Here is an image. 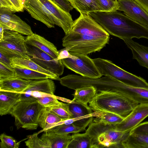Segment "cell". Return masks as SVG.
I'll use <instances>...</instances> for the list:
<instances>
[{
	"mask_svg": "<svg viewBox=\"0 0 148 148\" xmlns=\"http://www.w3.org/2000/svg\"><path fill=\"white\" fill-rule=\"evenodd\" d=\"M89 14L109 34L122 40L143 38L146 28L117 10L97 11Z\"/></svg>",
	"mask_w": 148,
	"mask_h": 148,
	"instance_id": "1",
	"label": "cell"
},
{
	"mask_svg": "<svg viewBox=\"0 0 148 148\" xmlns=\"http://www.w3.org/2000/svg\"><path fill=\"white\" fill-rule=\"evenodd\" d=\"M89 103V106L94 112H109L124 119L138 104L125 94L109 91L99 92Z\"/></svg>",
	"mask_w": 148,
	"mask_h": 148,
	"instance_id": "2",
	"label": "cell"
},
{
	"mask_svg": "<svg viewBox=\"0 0 148 148\" xmlns=\"http://www.w3.org/2000/svg\"><path fill=\"white\" fill-rule=\"evenodd\" d=\"M85 132L90 139L91 148H121L122 140L130 132L117 131L113 125L93 121Z\"/></svg>",
	"mask_w": 148,
	"mask_h": 148,
	"instance_id": "3",
	"label": "cell"
},
{
	"mask_svg": "<svg viewBox=\"0 0 148 148\" xmlns=\"http://www.w3.org/2000/svg\"><path fill=\"white\" fill-rule=\"evenodd\" d=\"M110 36L98 37L69 32L62 39L63 47L69 52L87 55L99 51L108 43Z\"/></svg>",
	"mask_w": 148,
	"mask_h": 148,
	"instance_id": "4",
	"label": "cell"
},
{
	"mask_svg": "<svg viewBox=\"0 0 148 148\" xmlns=\"http://www.w3.org/2000/svg\"><path fill=\"white\" fill-rule=\"evenodd\" d=\"M43 107L37 99L19 102L10 113L14 118L17 129L36 130L39 126L38 120L39 113Z\"/></svg>",
	"mask_w": 148,
	"mask_h": 148,
	"instance_id": "5",
	"label": "cell"
},
{
	"mask_svg": "<svg viewBox=\"0 0 148 148\" xmlns=\"http://www.w3.org/2000/svg\"><path fill=\"white\" fill-rule=\"evenodd\" d=\"M93 60L102 75L110 76L129 86L148 88L145 79L123 70L110 60L100 58Z\"/></svg>",
	"mask_w": 148,
	"mask_h": 148,
	"instance_id": "6",
	"label": "cell"
},
{
	"mask_svg": "<svg viewBox=\"0 0 148 148\" xmlns=\"http://www.w3.org/2000/svg\"><path fill=\"white\" fill-rule=\"evenodd\" d=\"M74 57L61 60V61L66 68L88 78L96 79L102 76L94 63L93 59L87 55L70 52Z\"/></svg>",
	"mask_w": 148,
	"mask_h": 148,
	"instance_id": "7",
	"label": "cell"
},
{
	"mask_svg": "<svg viewBox=\"0 0 148 148\" xmlns=\"http://www.w3.org/2000/svg\"><path fill=\"white\" fill-rule=\"evenodd\" d=\"M29 58L44 69L60 77L64 72V65L61 60L55 59L38 48L27 44Z\"/></svg>",
	"mask_w": 148,
	"mask_h": 148,
	"instance_id": "8",
	"label": "cell"
},
{
	"mask_svg": "<svg viewBox=\"0 0 148 148\" xmlns=\"http://www.w3.org/2000/svg\"><path fill=\"white\" fill-rule=\"evenodd\" d=\"M70 32L98 37L109 36V34L88 14L80 13L74 21Z\"/></svg>",
	"mask_w": 148,
	"mask_h": 148,
	"instance_id": "9",
	"label": "cell"
},
{
	"mask_svg": "<svg viewBox=\"0 0 148 148\" xmlns=\"http://www.w3.org/2000/svg\"><path fill=\"white\" fill-rule=\"evenodd\" d=\"M13 13L8 9L0 8V25L4 29L15 31L27 36L33 34L31 27Z\"/></svg>",
	"mask_w": 148,
	"mask_h": 148,
	"instance_id": "10",
	"label": "cell"
},
{
	"mask_svg": "<svg viewBox=\"0 0 148 148\" xmlns=\"http://www.w3.org/2000/svg\"><path fill=\"white\" fill-rule=\"evenodd\" d=\"M148 116V103L138 104L127 116L113 127L117 131L130 132Z\"/></svg>",
	"mask_w": 148,
	"mask_h": 148,
	"instance_id": "11",
	"label": "cell"
},
{
	"mask_svg": "<svg viewBox=\"0 0 148 148\" xmlns=\"http://www.w3.org/2000/svg\"><path fill=\"white\" fill-rule=\"evenodd\" d=\"M51 13L55 25L61 28L65 34L71 30L74 21L71 15L52 0H39Z\"/></svg>",
	"mask_w": 148,
	"mask_h": 148,
	"instance_id": "12",
	"label": "cell"
},
{
	"mask_svg": "<svg viewBox=\"0 0 148 148\" xmlns=\"http://www.w3.org/2000/svg\"><path fill=\"white\" fill-rule=\"evenodd\" d=\"M24 9L32 17L49 28H54L55 24L50 12L39 0H25Z\"/></svg>",
	"mask_w": 148,
	"mask_h": 148,
	"instance_id": "13",
	"label": "cell"
},
{
	"mask_svg": "<svg viewBox=\"0 0 148 148\" xmlns=\"http://www.w3.org/2000/svg\"><path fill=\"white\" fill-rule=\"evenodd\" d=\"M0 46L13 51L29 59L26 48L25 37L15 31L4 30L2 39L0 40Z\"/></svg>",
	"mask_w": 148,
	"mask_h": 148,
	"instance_id": "14",
	"label": "cell"
},
{
	"mask_svg": "<svg viewBox=\"0 0 148 148\" xmlns=\"http://www.w3.org/2000/svg\"><path fill=\"white\" fill-rule=\"evenodd\" d=\"M118 10L133 21L148 28V13L133 0H117Z\"/></svg>",
	"mask_w": 148,
	"mask_h": 148,
	"instance_id": "15",
	"label": "cell"
},
{
	"mask_svg": "<svg viewBox=\"0 0 148 148\" xmlns=\"http://www.w3.org/2000/svg\"><path fill=\"white\" fill-rule=\"evenodd\" d=\"M68 103L69 110L73 114L74 125L85 128L89 125L93 120L92 110L75 101L70 100Z\"/></svg>",
	"mask_w": 148,
	"mask_h": 148,
	"instance_id": "16",
	"label": "cell"
},
{
	"mask_svg": "<svg viewBox=\"0 0 148 148\" xmlns=\"http://www.w3.org/2000/svg\"><path fill=\"white\" fill-rule=\"evenodd\" d=\"M27 44L37 47L55 59L58 56V51L52 43L35 33L25 37Z\"/></svg>",
	"mask_w": 148,
	"mask_h": 148,
	"instance_id": "17",
	"label": "cell"
},
{
	"mask_svg": "<svg viewBox=\"0 0 148 148\" xmlns=\"http://www.w3.org/2000/svg\"><path fill=\"white\" fill-rule=\"evenodd\" d=\"M22 93L0 90V114H10L14 107L21 100Z\"/></svg>",
	"mask_w": 148,
	"mask_h": 148,
	"instance_id": "18",
	"label": "cell"
},
{
	"mask_svg": "<svg viewBox=\"0 0 148 148\" xmlns=\"http://www.w3.org/2000/svg\"><path fill=\"white\" fill-rule=\"evenodd\" d=\"M123 40L131 50L133 58L136 60L140 66L148 70V47L140 45L132 39Z\"/></svg>",
	"mask_w": 148,
	"mask_h": 148,
	"instance_id": "19",
	"label": "cell"
},
{
	"mask_svg": "<svg viewBox=\"0 0 148 148\" xmlns=\"http://www.w3.org/2000/svg\"><path fill=\"white\" fill-rule=\"evenodd\" d=\"M40 138L49 148H67L73 139V135L47 132H44Z\"/></svg>",
	"mask_w": 148,
	"mask_h": 148,
	"instance_id": "20",
	"label": "cell"
},
{
	"mask_svg": "<svg viewBox=\"0 0 148 148\" xmlns=\"http://www.w3.org/2000/svg\"><path fill=\"white\" fill-rule=\"evenodd\" d=\"M52 79L47 78L31 80L28 87L23 93L31 95V93L33 92H38L54 95L56 86Z\"/></svg>",
	"mask_w": 148,
	"mask_h": 148,
	"instance_id": "21",
	"label": "cell"
},
{
	"mask_svg": "<svg viewBox=\"0 0 148 148\" xmlns=\"http://www.w3.org/2000/svg\"><path fill=\"white\" fill-rule=\"evenodd\" d=\"M64 121L52 112L48 108L43 107L40 111L38 120L39 126L42 129L40 132L62 124Z\"/></svg>",
	"mask_w": 148,
	"mask_h": 148,
	"instance_id": "22",
	"label": "cell"
},
{
	"mask_svg": "<svg viewBox=\"0 0 148 148\" xmlns=\"http://www.w3.org/2000/svg\"><path fill=\"white\" fill-rule=\"evenodd\" d=\"M30 81L17 77L0 80V90L23 93Z\"/></svg>",
	"mask_w": 148,
	"mask_h": 148,
	"instance_id": "23",
	"label": "cell"
},
{
	"mask_svg": "<svg viewBox=\"0 0 148 148\" xmlns=\"http://www.w3.org/2000/svg\"><path fill=\"white\" fill-rule=\"evenodd\" d=\"M96 88L92 86H83L76 88L72 94L74 98L72 100L80 103L83 106L89 107L88 103L97 93Z\"/></svg>",
	"mask_w": 148,
	"mask_h": 148,
	"instance_id": "24",
	"label": "cell"
},
{
	"mask_svg": "<svg viewBox=\"0 0 148 148\" xmlns=\"http://www.w3.org/2000/svg\"><path fill=\"white\" fill-rule=\"evenodd\" d=\"M123 148H148V135L128 133L121 142Z\"/></svg>",
	"mask_w": 148,
	"mask_h": 148,
	"instance_id": "25",
	"label": "cell"
},
{
	"mask_svg": "<svg viewBox=\"0 0 148 148\" xmlns=\"http://www.w3.org/2000/svg\"><path fill=\"white\" fill-rule=\"evenodd\" d=\"M71 5L80 13L102 11L98 0H68Z\"/></svg>",
	"mask_w": 148,
	"mask_h": 148,
	"instance_id": "26",
	"label": "cell"
},
{
	"mask_svg": "<svg viewBox=\"0 0 148 148\" xmlns=\"http://www.w3.org/2000/svg\"><path fill=\"white\" fill-rule=\"evenodd\" d=\"M12 66L26 68L45 74L52 77L55 80H60V78L55 75L44 69L29 59L13 58L11 59Z\"/></svg>",
	"mask_w": 148,
	"mask_h": 148,
	"instance_id": "27",
	"label": "cell"
},
{
	"mask_svg": "<svg viewBox=\"0 0 148 148\" xmlns=\"http://www.w3.org/2000/svg\"><path fill=\"white\" fill-rule=\"evenodd\" d=\"M16 74V77L26 80H38L53 78L45 74L37 71L15 66H12Z\"/></svg>",
	"mask_w": 148,
	"mask_h": 148,
	"instance_id": "28",
	"label": "cell"
},
{
	"mask_svg": "<svg viewBox=\"0 0 148 148\" xmlns=\"http://www.w3.org/2000/svg\"><path fill=\"white\" fill-rule=\"evenodd\" d=\"M93 117H96L94 121H97L105 124L114 125L122 121L124 119L120 116L112 113L103 111L92 112Z\"/></svg>",
	"mask_w": 148,
	"mask_h": 148,
	"instance_id": "29",
	"label": "cell"
},
{
	"mask_svg": "<svg viewBox=\"0 0 148 148\" xmlns=\"http://www.w3.org/2000/svg\"><path fill=\"white\" fill-rule=\"evenodd\" d=\"M86 128L74 125L73 123L69 124L64 123L53 127L44 132H49L62 135H67L70 133H79L84 131Z\"/></svg>",
	"mask_w": 148,
	"mask_h": 148,
	"instance_id": "30",
	"label": "cell"
},
{
	"mask_svg": "<svg viewBox=\"0 0 148 148\" xmlns=\"http://www.w3.org/2000/svg\"><path fill=\"white\" fill-rule=\"evenodd\" d=\"M73 139L67 148H91L90 139L86 132L82 134H74Z\"/></svg>",
	"mask_w": 148,
	"mask_h": 148,
	"instance_id": "31",
	"label": "cell"
},
{
	"mask_svg": "<svg viewBox=\"0 0 148 148\" xmlns=\"http://www.w3.org/2000/svg\"><path fill=\"white\" fill-rule=\"evenodd\" d=\"M48 108L52 112L65 120L73 118V114L67 103L62 102L60 105L53 106Z\"/></svg>",
	"mask_w": 148,
	"mask_h": 148,
	"instance_id": "32",
	"label": "cell"
},
{
	"mask_svg": "<svg viewBox=\"0 0 148 148\" xmlns=\"http://www.w3.org/2000/svg\"><path fill=\"white\" fill-rule=\"evenodd\" d=\"M39 133L27 136L28 139L25 141L26 145L29 148H49L47 144L38 137Z\"/></svg>",
	"mask_w": 148,
	"mask_h": 148,
	"instance_id": "33",
	"label": "cell"
},
{
	"mask_svg": "<svg viewBox=\"0 0 148 148\" xmlns=\"http://www.w3.org/2000/svg\"><path fill=\"white\" fill-rule=\"evenodd\" d=\"M0 138L1 148H18L19 147L20 142H17L13 137L4 133L0 135Z\"/></svg>",
	"mask_w": 148,
	"mask_h": 148,
	"instance_id": "34",
	"label": "cell"
},
{
	"mask_svg": "<svg viewBox=\"0 0 148 148\" xmlns=\"http://www.w3.org/2000/svg\"><path fill=\"white\" fill-rule=\"evenodd\" d=\"M55 95L48 96L37 97V100L40 104L45 108L59 106L62 102L59 101Z\"/></svg>",
	"mask_w": 148,
	"mask_h": 148,
	"instance_id": "35",
	"label": "cell"
},
{
	"mask_svg": "<svg viewBox=\"0 0 148 148\" xmlns=\"http://www.w3.org/2000/svg\"><path fill=\"white\" fill-rule=\"evenodd\" d=\"M102 9V11L112 12L118 10L119 5L117 1L98 0Z\"/></svg>",
	"mask_w": 148,
	"mask_h": 148,
	"instance_id": "36",
	"label": "cell"
},
{
	"mask_svg": "<svg viewBox=\"0 0 148 148\" xmlns=\"http://www.w3.org/2000/svg\"><path fill=\"white\" fill-rule=\"evenodd\" d=\"M15 77L16 74L13 68L0 62V80Z\"/></svg>",
	"mask_w": 148,
	"mask_h": 148,
	"instance_id": "37",
	"label": "cell"
},
{
	"mask_svg": "<svg viewBox=\"0 0 148 148\" xmlns=\"http://www.w3.org/2000/svg\"><path fill=\"white\" fill-rule=\"evenodd\" d=\"M129 133L148 135V121L145 122L140 124L130 130Z\"/></svg>",
	"mask_w": 148,
	"mask_h": 148,
	"instance_id": "38",
	"label": "cell"
},
{
	"mask_svg": "<svg viewBox=\"0 0 148 148\" xmlns=\"http://www.w3.org/2000/svg\"><path fill=\"white\" fill-rule=\"evenodd\" d=\"M0 52L2 53L10 60L12 58H26L25 57L18 53L0 46Z\"/></svg>",
	"mask_w": 148,
	"mask_h": 148,
	"instance_id": "39",
	"label": "cell"
},
{
	"mask_svg": "<svg viewBox=\"0 0 148 148\" xmlns=\"http://www.w3.org/2000/svg\"><path fill=\"white\" fill-rule=\"evenodd\" d=\"M65 11L69 13L74 8L68 0H52Z\"/></svg>",
	"mask_w": 148,
	"mask_h": 148,
	"instance_id": "40",
	"label": "cell"
},
{
	"mask_svg": "<svg viewBox=\"0 0 148 148\" xmlns=\"http://www.w3.org/2000/svg\"><path fill=\"white\" fill-rule=\"evenodd\" d=\"M70 49L69 47H65L58 51L59 55L57 58L58 60H61L68 58H73L74 56L71 54L69 51Z\"/></svg>",
	"mask_w": 148,
	"mask_h": 148,
	"instance_id": "41",
	"label": "cell"
},
{
	"mask_svg": "<svg viewBox=\"0 0 148 148\" xmlns=\"http://www.w3.org/2000/svg\"><path fill=\"white\" fill-rule=\"evenodd\" d=\"M13 5L16 12L23 11L24 5L23 2L21 0H9Z\"/></svg>",
	"mask_w": 148,
	"mask_h": 148,
	"instance_id": "42",
	"label": "cell"
},
{
	"mask_svg": "<svg viewBox=\"0 0 148 148\" xmlns=\"http://www.w3.org/2000/svg\"><path fill=\"white\" fill-rule=\"evenodd\" d=\"M0 8L8 9L14 12H16L13 5L9 0H0Z\"/></svg>",
	"mask_w": 148,
	"mask_h": 148,
	"instance_id": "43",
	"label": "cell"
},
{
	"mask_svg": "<svg viewBox=\"0 0 148 148\" xmlns=\"http://www.w3.org/2000/svg\"><path fill=\"white\" fill-rule=\"evenodd\" d=\"M0 62L9 67L12 68L11 60L0 52Z\"/></svg>",
	"mask_w": 148,
	"mask_h": 148,
	"instance_id": "44",
	"label": "cell"
},
{
	"mask_svg": "<svg viewBox=\"0 0 148 148\" xmlns=\"http://www.w3.org/2000/svg\"><path fill=\"white\" fill-rule=\"evenodd\" d=\"M148 13V0H133Z\"/></svg>",
	"mask_w": 148,
	"mask_h": 148,
	"instance_id": "45",
	"label": "cell"
},
{
	"mask_svg": "<svg viewBox=\"0 0 148 148\" xmlns=\"http://www.w3.org/2000/svg\"><path fill=\"white\" fill-rule=\"evenodd\" d=\"M4 29L3 27L0 25V40H1L3 36Z\"/></svg>",
	"mask_w": 148,
	"mask_h": 148,
	"instance_id": "46",
	"label": "cell"
},
{
	"mask_svg": "<svg viewBox=\"0 0 148 148\" xmlns=\"http://www.w3.org/2000/svg\"><path fill=\"white\" fill-rule=\"evenodd\" d=\"M21 0L23 2V0Z\"/></svg>",
	"mask_w": 148,
	"mask_h": 148,
	"instance_id": "47",
	"label": "cell"
},
{
	"mask_svg": "<svg viewBox=\"0 0 148 148\" xmlns=\"http://www.w3.org/2000/svg\"><path fill=\"white\" fill-rule=\"evenodd\" d=\"M114 0V1H117V0Z\"/></svg>",
	"mask_w": 148,
	"mask_h": 148,
	"instance_id": "48",
	"label": "cell"
}]
</instances>
